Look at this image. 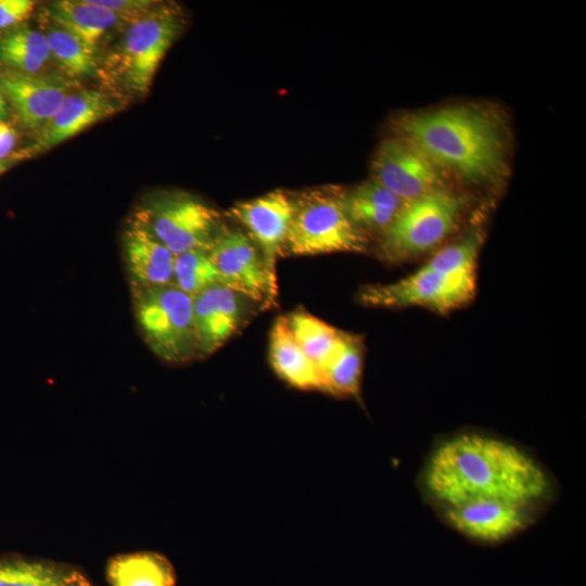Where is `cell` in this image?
I'll return each mask as SVG.
<instances>
[{"instance_id":"19","label":"cell","mask_w":586,"mask_h":586,"mask_svg":"<svg viewBox=\"0 0 586 586\" xmlns=\"http://www.w3.org/2000/svg\"><path fill=\"white\" fill-rule=\"evenodd\" d=\"M51 22L75 35L97 52L100 42L122 17L92 3L91 0H60L50 5Z\"/></svg>"},{"instance_id":"32","label":"cell","mask_w":586,"mask_h":586,"mask_svg":"<svg viewBox=\"0 0 586 586\" xmlns=\"http://www.w3.org/2000/svg\"><path fill=\"white\" fill-rule=\"evenodd\" d=\"M5 170V166L0 163V174H2Z\"/></svg>"},{"instance_id":"11","label":"cell","mask_w":586,"mask_h":586,"mask_svg":"<svg viewBox=\"0 0 586 586\" xmlns=\"http://www.w3.org/2000/svg\"><path fill=\"white\" fill-rule=\"evenodd\" d=\"M453 530L484 545L517 536L536 519L538 508L507 501H474L437 510Z\"/></svg>"},{"instance_id":"25","label":"cell","mask_w":586,"mask_h":586,"mask_svg":"<svg viewBox=\"0 0 586 586\" xmlns=\"http://www.w3.org/2000/svg\"><path fill=\"white\" fill-rule=\"evenodd\" d=\"M43 34L51 59L68 78H82L95 74V52L79 38L53 23Z\"/></svg>"},{"instance_id":"27","label":"cell","mask_w":586,"mask_h":586,"mask_svg":"<svg viewBox=\"0 0 586 586\" xmlns=\"http://www.w3.org/2000/svg\"><path fill=\"white\" fill-rule=\"evenodd\" d=\"M174 284L194 297L204 290L221 284L207 250H190L175 256Z\"/></svg>"},{"instance_id":"1","label":"cell","mask_w":586,"mask_h":586,"mask_svg":"<svg viewBox=\"0 0 586 586\" xmlns=\"http://www.w3.org/2000/svg\"><path fill=\"white\" fill-rule=\"evenodd\" d=\"M422 485L436 510L488 500L538 508L552 494L546 470L527 451L479 433L440 443L425 462Z\"/></svg>"},{"instance_id":"7","label":"cell","mask_w":586,"mask_h":586,"mask_svg":"<svg viewBox=\"0 0 586 586\" xmlns=\"http://www.w3.org/2000/svg\"><path fill=\"white\" fill-rule=\"evenodd\" d=\"M175 256L190 250L212 247L220 228L218 211L186 193L152 199L135 214Z\"/></svg>"},{"instance_id":"26","label":"cell","mask_w":586,"mask_h":586,"mask_svg":"<svg viewBox=\"0 0 586 586\" xmlns=\"http://www.w3.org/2000/svg\"><path fill=\"white\" fill-rule=\"evenodd\" d=\"M479 241L477 234H469L436 252L425 265L451 280L475 286Z\"/></svg>"},{"instance_id":"4","label":"cell","mask_w":586,"mask_h":586,"mask_svg":"<svg viewBox=\"0 0 586 586\" xmlns=\"http://www.w3.org/2000/svg\"><path fill=\"white\" fill-rule=\"evenodd\" d=\"M131 294L137 324L152 353L175 365L200 357L192 296L175 284L131 289Z\"/></svg>"},{"instance_id":"2","label":"cell","mask_w":586,"mask_h":586,"mask_svg":"<svg viewBox=\"0 0 586 586\" xmlns=\"http://www.w3.org/2000/svg\"><path fill=\"white\" fill-rule=\"evenodd\" d=\"M394 128L440 169L451 170L468 181L493 180L501 168L500 128L483 110L449 106L408 113L397 117Z\"/></svg>"},{"instance_id":"30","label":"cell","mask_w":586,"mask_h":586,"mask_svg":"<svg viewBox=\"0 0 586 586\" xmlns=\"http://www.w3.org/2000/svg\"><path fill=\"white\" fill-rule=\"evenodd\" d=\"M16 143V132L3 120H0V160L7 157Z\"/></svg>"},{"instance_id":"18","label":"cell","mask_w":586,"mask_h":586,"mask_svg":"<svg viewBox=\"0 0 586 586\" xmlns=\"http://www.w3.org/2000/svg\"><path fill=\"white\" fill-rule=\"evenodd\" d=\"M344 203L351 220L367 235H383L406 204L373 179L345 191Z\"/></svg>"},{"instance_id":"3","label":"cell","mask_w":586,"mask_h":586,"mask_svg":"<svg viewBox=\"0 0 586 586\" xmlns=\"http://www.w3.org/2000/svg\"><path fill=\"white\" fill-rule=\"evenodd\" d=\"M344 192L320 187L293 196L294 211L281 256L362 253L368 235L351 220Z\"/></svg>"},{"instance_id":"9","label":"cell","mask_w":586,"mask_h":586,"mask_svg":"<svg viewBox=\"0 0 586 586\" xmlns=\"http://www.w3.org/2000/svg\"><path fill=\"white\" fill-rule=\"evenodd\" d=\"M293 211V196L283 190H275L240 202L229 213L245 228L260 253L268 280L269 307L277 300V260L281 256Z\"/></svg>"},{"instance_id":"22","label":"cell","mask_w":586,"mask_h":586,"mask_svg":"<svg viewBox=\"0 0 586 586\" xmlns=\"http://www.w3.org/2000/svg\"><path fill=\"white\" fill-rule=\"evenodd\" d=\"M362 343L349 333L342 332L337 345L322 369L324 393L339 397H358L362 378Z\"/></svg>"},{"instance_id":"14","label":"cell","mask_w":586,"mask_h":586,"mask_svg":"<svg viewBox=\"0 0 586 586\" xmlns=\"http://www.w3.org/2000/svg\"><path fill=\"white\" fill-rule=\"evenodd\" d=\"M244 297L224 285H213L193 297V318L200 357L219 349L239 328Z\"/></svg>"},{"instance_id":"12","label":"cell","mask_w":586,"mask_h":586,"mask_svg":"<svg viewBox=\"0 0 586 586\" xmlns=\"http://www.w3.org/2000/svg\"><path fill=\"white\" fill-rule=\"evenodd\" d=\"M208 252L221 284L269 307V288L263 258L245 232L222 226Z\"/></svg>"},{"instance_id":"5","label":"cell","mask_w":586,"mask_h":586,"mask_svg":"<svg viewBox=\"0 0 586 586\" xmlns=\"http://www.w3.org/2000/svg\"><path fill=\"white\" fill-rule=\"evenodd\" d=\"M464 207L462 195L444 188L407 202L382 235L384 256L400 262L434 250L455 231Z\"/></svg>"},{"instance_id":"8","label":"cell","mask_w":586,"mask_h":586,"mask_svg":"<svg viewBox=\"0 0 586 586\" xmlns=\"http://www.w3.org/2000/svg\"><path fill=\"white\" fill-rule=\"evenodd\" d=\"M475 286L451 280L426 265L392 283L365 286L362 304L383 308L424 307L445 314L467 304Z\"/></svg>"},{"instance_id":"21","label":"cell","mask_w":586,"mask_h":586,"mask_svg":"<svg viewBox=\"0 0 586 586\" xmlns=\"http://www.w3.org/2000/svg\"><path fill=\"white\" fill-rule=\"evenodd\" d=\"M0 586H93L77 568L51 560L0 559Z\"/></svg>"},{"instance_id":"16","label":"cell","mask_w":586,"mask_h":586,"mask_svg":"<svg viewBox=\"0 0 586 586\" xmlns=\"http://www.w3.org/2000/svg\"><path fill=\"white\" fill-rule=\"evenodd\" d=\"M117 109V103L102 91L73 90L53 117L38 130L37 145L49 150L111 116Z\"/></svg>"},{"instance_id":"17","label":"cell","mask_w":586,"mask_h":586,"mask_svg":"<svg viewBox=\"0 0 586 586\" xmlns=\"http://www.w3.org/2000/svg\"><path fill=\"white\" fill-rule=\"evenodd\" d=\"M269 361L275 373L301 391H323L319 368L293 337L286 317H278L269 333Z\"/></svg>"},{"instance_id":"6","label":"cell","mask_w":586,"mask_h":586,"mask_svg":"<svg viewBox=\"0 0 586 586\" xmlns=\"http://www.w3.org/2000/svg\"><path fill=\"white\" fill-rule=\"evenodd\" d=\"M184 20L175 4L157 3L129 22L118 50V69L131 91L144 95L167 51L183 29Z\"/></svg>"},{"instance_id":"10","label":"cell","mask_w":586,"mask_h":586,"mask_svg":"<svg viewBox=\"0 0 586 586\" xmlns=\"http://www.w3.org/2000/svg\"><path fill=\"white\" fill-rule=\"evenodd\" d=\"M371 179L406 203L443 188L440 168L399 136L380 143L371 162Z\"/></svg>"},{"instance_id":"20","label":"cell","mask_w":586,"mask_h":586,"mask_svg":"<svg viewBox=\"0 0 586 586\" xmlns=\"http://www.w3.org/2000/svg\"><path fill=\"white\" fill-rule=\"evenodd\" d=\"M110 586H177L173 562L157 551H137L112 557L106 565Z\"/></svg>"},{"instance_id":"13","label":"cell","mask_w":586,"mask_h":586,"mask_svg":"<svg viewBox=\"0 0 586 586\" xmlns=\"http://www.w3.org/2000/svg\"><path fill=\"white\" fill-rule=\"evenodd\" d=\"M0 89L25 127L42 128L74 90L68 77L55 74H0Z\"/></svg>"},{"instance_id":"31","label":"cell","mask_w":586,"mask_h":586,"mask_svg":"<svg viewBox=\"0 0 586 586\" xmlns=\"http://www.w3.org/2000/svg\"><path fill=\"white\" fill-rule=\"evenodd\" d=\"M8 116V106H7V103H5V99L2 94V91L0 89V120H3L7 118Z\"/></svg>"},{"instance_id":"24","label":"cell","mask_w":586,"mask_h":586,"mask_svg":"<svg viewBox=\"0 0 586 586\" xmlns=\"http://www.w3.org/2000/svg\"><path fill=\"white\" fill-rule=\"evenodd\" d=\"M286 319L296 343L322 371L337 345L342 331L304 310H296Z\"/></svg>"},{"instance_id":"28","label":"cell","mask_w":586,"mask_h":586,"mask_svg":"<svg viewBox=\"0 0 586 586\" xmlns=\"http://www.w3.org/2000/svg\"><path fill=\"white\" fill-rule=\"evenodd\" d=\"M98 7L122 17L124 21L130 22L138 16L144 14L158 2L150 0H91Z\"/></svg>"},{"instance_id":"23","label":"cell","mask_w":586,"mask_h":586,"mask_svg":"<svg viewBox=\"0 0 586 586\" xmlns=\"http://www.w3.org/2000/svg\"><path fill=\"white\" fill-rule=\"evenodd\" d=\"M50 60V49L42 31L18 27L0 38V62L10 71L39 74Z\"/></svg>"},{"instance_id":"15","label":"cell","mask_w":586,"mask_h":586,"mask_svg":"<svg viewBox=\"0 0 586 586\" xmlns=\"http://www.w3.org/2000/svg\"><path fill=\"white\" fill-rule=\"evenodd\" d=\"M123 252L131 289L174 284L175 255L135 219L124 231Z\"/></svg>"},{"instance_id":"29","label":"cell","mask_w":586,"mask_h":586,"mask_svg":"<svg viewBox=\"0 0 586 586\" xmlns=\"http://www.w3.org/2000/svg\"><path fill=\"white\" fill-rule=\"evenodd\" d=\"M31 0H0V30L25 20L34 10Z\"/></svg>"}]
</instances>
